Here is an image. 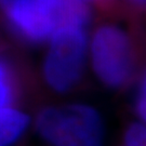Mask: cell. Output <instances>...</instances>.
<instances>
[{"label":"cell","mask_w":146,"mask_h":146,"mask_svg":"<svg viewBox=\"0 0 146 146\" xmlns=\"http://www.w3.org/2000/svg\"><path fill=\"white\" fill-rule=\"evenodd\" d=\"M3 5L11 31L29 43L46 41L64 26L86 27L91 19L84 0H12Z\"/></svg>","instance_id":"cell-1"},{"label":"cell","mask_w":146,"mask_h":146,"mask_svg":"<svg viewBox=\"0 0 146 146\" xmlns=\"http://www.w3.org/2000/svg\"><path fill=\"white\" fill-rule=\"evenodd\" d=\"M39 134L54 146H103L104 123L88 105L47 107L37 117Z\"/></svg>","instance_id":"cell-2"},{"label":"cell","mask_w":146,"mask_h":146,"mask_svg":"<svg viewBox=\"0 0 146 146\" xmlns=\"http://www.w3.org/2000/svg\"><path fill=\"white\" fill-rule=\"evenodd\" d=\"M84 28L76 25L64 26L50 38L43 76L47 84L58 92L72 90L82 77L88 49Z\"/></svg>","instance_id":"cell-3"},{"label":"cell","mask_w":146,"mask_h":146,"mask_svg":"<svg viewBox=\"0 0 146 146\" xmlns=\"http://www.w3.org/2000/svg\"><path fill=\"white\" fill-rule=\"evenodd\" d=\"M91 60L98 78L105 86L123 87L131 80L134 70L132 40L118 26L99 27L91 41Z\"/></svg>","instance_id":"cell-4"},{"label":"cell","mask_w":146,"mask_h":146,"mask_svg":"<svg viewBox=\"0 0 146 146\" xmlns=\"http://www.w3.org/2000/svg\"><path fill=\"white\" fill-rule=\"evenodd\" d=\"M28 116L12 107L0 108V146L13 145L25 132Z\"/></svg>","instance_id":"cell-5"},{"label":"cell","mask_w":146,"mask_h":146,"mask_svg":"<svg viewBox=\"0 0 146 146\" xmlns=\"http://www.w3.org/2000/svg\"><path fill=\"white\" fill-rule=\"evenodd\" d=\"M20 94L19 76L13 64L0 58V108L12 107Z\"/></svg>","instance_id":"cell-6"},{"label":"cell","mask_w":146,"mask_h":146,"mask_svg":"<svg viewBox=\"0 0 146 146\" xmlns=\"http://www.w3.org/2000/svg\"><path fill=\"white\" fill-rule=\"evenodd\" d=\"M146 130L142 123H132L127 129L122 146H145Z\"/></svg>","instance_id":"cell-7"},{"label":"cell","mask_w":146,"mask_h":146,"mask_svg":"<svg viewBox=\"0 0 146 146\" xmlns=\"http://www.w3.org/2000/svg\"><path fill=\"white\" fill-rule=\"evenodd\" d=\"M145 76L140 78L134 96V110L141 120H145Z\"/></svg>","instance_id":"cell-8"},{"label":"cell","mask_w":146,"mask_h":146,"mask_svg":"<svg viewBox=\"0 0 146 146\" xmlns=\"http://www.w3.org/2000/svg\"><path fill=\"white\" fill-rule=\"evenodd\" d=\"M128 1H130L132 5H139V7L143 5H144V2H145V0H128Z\"/></svg>","instance_id":"cell-9"},{"label":"cell","mask_w":146,"mask_h":146,"mask_svg":"<svg viewBox=\"0 0 146 146\" xmlns=\"http://www.w3.org/2000/svg\"><path fill=\"white\" fill-rule=\"evenodd\" d=\"M1 1V3L3 5V3H5V2H9V1H12V0H0Z\"/></svg>","instance_id":"cell-10"},{"label":"cell","mask_w":146,"mask_h":146,"mask_svg":"<svg viewBox=\"0 0 146 146\" xmlns=\"http://www.w3.org/2000/svg\"><path fill=\"white\" fill-rule=\"evenodd\" d=\"M96 1H99V0H96Z\"/></svg>","instance_id":"cell-11"}]
</instances>
